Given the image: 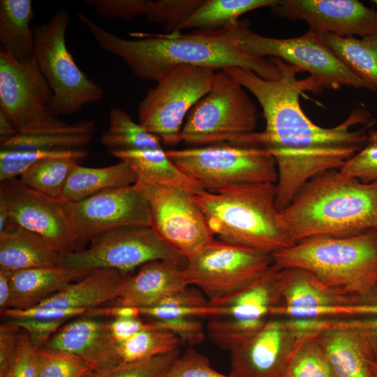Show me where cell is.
<instances>
[{
    "label": "cell",
    "mask_w": 377,
    "mask_h": 377,
    "mask_svg": "<svg viewBox=\"0 0 377 377\" xmlns=\"http://www.w3.org/2000/svg\"><path fill=\"white\" fill-rule=\"evenodd\" d=\"M318 341L336 377H373L376 358L368 345L353 332L326 329Z\"/></svg>",
    "instance_id": "25"
},
{
    "label": "cell",
    "mask_w": 377,
    "mask_h": 377,
    "mask_svg": "<svg viewBox=\"0 0 377 377\" xmlns=\"http://www.w3.org/2000/svg\"><path fill=\"white\" fill-rule=\"evenodd\" d=\"M136 183L148 200L150 227L177 254L187 260L215 239L193 195L142 179Z\"/></svg>",
    "instance_id": "14"
},
{
    "label": "cell",
    "mask_w": 377,
    "mask_h": 377,
    "mask_svg": "<svg viewBox=\"0 0 377 377\" xmlns=\"http://www.w3.org/2000/svg\"><path fill=\"white\" fill-rule=\"evenodd\" d=\"M164 377H232L222 374L210 365L209 359L188 348Z\"/></svg>",
    "instance_id": "44"
},
{
    "label": "cell",
    "mask_w": 377,
    "mask_h": 377,
    "mask_svg": "<svg viewBox=\"0 0 377 377\" xmlns=\"http://www.w3.org/2000/svg\"><path fill=\"white\" fill-rule=\"evenodd\" d=\"M280 267L274 263L250 286L221 305L226 317L242 320H267L281 305L277 282Z\"/></svg>",
    "instance_id": "29"
},
{
    "label": "cell",
    "mask_w": 377,
    "mask_h": 377,
    "mask_svg": "<svg viewBox=\"0 0 377 377\" xmlns=\"http://www.w3.org/2000/svg\"><path fill=\"white\" fill-rule=\"evenodd\" d=\"M267 320H242L226 316L211 318L207 332L217 346L230 350L236 344L256 334Z\"/></svg>",
    "instance_id": "38"
},
{
    "label": "cell",
    "mask_w": 377,
    "mask_h": 377,
    "mask_svg": "<svg viewBox=\"0 0 377 377\" xmlns=\"http://www.w3.org/2000/svg\"><path fill=\"white\" fill-rule=\"evenodd\" d=\"M84 276L61 264L11 272L9 309L34 307Z\"/></svg>",
    "instance_id": "24"
},
{
    "label": "cell",
    "mask_w": 377,
    "mask_h": 377,
    "mask_svg": "<svg viewBox=\"0 0 377 377\" xmlns=\"http://www.w3.org/2000/svg\"><path fill=\"white\" fill-rule=\"evenodd\" d=\"M204 0H149L145 17L164 25L165 34L179 32Z\"/></svg>",
    "instance_id": "39"
},
{
    "label": "cell",
    "mask_w": 377,
    "mask_h": 377,
    "mask_svg": "<svg viewBox=\"0 0 377 377\" xmlns=\"http://www.w3.org/2000/svg\"><path fill=\"white\" fill-rule=\"evenodd\" d=\"M277 282L281 305L272 317L303 319L309 311L323 307L357 304L361 297L334 293L323 286L310 272L297 267H280Z\"/></svg>",
    "instance_id": "20"
},
{
    "label": "cell",
    "mask_w": 377,
    "mask_h": 377,
    "mask_svg": "<svg viewBox=\"0 0 377 377\" xmlns=\"http://www.w3.org/2000/svg\"><path fill=\"white\" fill-rule=\"evenodd\" d=\"M0 206L10 221L43 236L61 254L80 250L66 201L43 195L13 178L0 182Z\"/></svg>",
    "instance_id": "15"
},
{
    "label": "cell",
    "mask_w": 377,
    "mask_h": 377,
    "mask_svg": "<svg viewBox=\"0 0 377 377\" xmlns=\"http://www.w3.org/2000/svg\"><path fill=\"white\" fill-rule=\"evenodd\" d=\"M78 161L66 158H52L40 161L19 179L27 187L55 199H61L68 177Z\"/></svg>",
    "instance_id": "35"
},
{
    "label": "cell",
    "mask_w": 377,
    "mask_h": 377,
    "mask_svg": "<svg viewBox=\"0 0 377 377\" xmlns=\"http://www.w3.org/2000/svg\"><path fill=\"white\" fill-rule=\"evenodd\" d=\"M37 350L38 377H83L94 372L81 359L61 353Z\"/></svg>",
    "instance_id": "40"
},
{
    "label": "cell",
    "mask_w": 377,
    "mask_h": 377,
    "mask_svg": "<svg viewBox=\"0 0 377 377\" xmlns=\"http://www.w3.org/2000/svg\"><path fill=\"white\" fill-rule=\"evenodd\" d=\"M274 263L272 256L214 239L187 259L188 285L196 286L212 306H221L261 278Z\"/></svg>",
    "instance_id": "10"
},
{
    "label": "cell",
    "mask_w": 377,
    "mask_h": 377,
    "mask_svg": "<svg viewBox=\"0 0 377 377\" xmlns=\"http://www.w3.org/2000/svg\"><path fill=\"white\" fill-rule=\"evenodd\" d=\"M68 320L17 318L9 320L14 325L22 329L29 336L32 346L39 350Z\"/></svg>",
    "instance_id": "48"
},
{
    "label": "cell",
    "mask_w": 377,
    "mask_h": 377,
    "mask_svg": "<svg viewBox=\"0 0 377 377\" xmlns=\"http://www.w3.org/2000/svg\"><path fill=\"white\" fill-rule=\"evenodd\" d=\"M131 276L130 272L115 269H96L36 306L86 310L97 308L105 302L117 299Z\"/></svg>",
    "instance_id": "22"
},
{
    "label": "cell",
    "mask_w": 377,
    "mask_h": 377,
    "mask_svg": "<svg viewBox=\"0 0 377 377\" xmlns=\"http://www.w3.org/2000/svg\"><path fill=\"white\" fill-rule=\"evenodd\" d=\"M277 0H204L183 29H216L237 22L244 13L263 7H273Z\"/></svg>",
    "instance_id": "33"
},
{
    "label": "cell",
    "mask_w": 377,
    "mask_h": 377,
    "mask_svg": "<svg viewBox=\"0 0 377 377\" xmlns=\"http://www.w3.org/2000/svg\"><path fill=\"white\" fill-rule=\"evenodd\" d=\"M52 96L35 58L20 63L0 47V110L17 133H36L68 125L52 113Z\"/></svg>",
    "instance_id": "12"
},
{
    "label": "cell",
    "mask_w": 377,
    "mask_h": 377,
    "mask_svg": "<svg viewBox=\"0 0 377 377\" xmlns=\"http://www.w3.org/2000/svg\"><path fill=\"white\" fill-rule=\"evenodd\" d=\"M373 377H377V360L373 364L372 367Z\"/></svg>",
    "instance_id": "58"
},
{
    "label": "cell",
    "mask_w": 377,
    "mask_h": 377,
    "mask_svg": "<svg viewBox=\"0 0 377 377\" xmlns=\"http://www.w3.org/2000/svg\"><path fill=\"white\" fill-rule=\"evenodd\" d=\"M141 316L149 320H168L178 318H214L225 316V309L222 306L206 305L201 306L168 307L152 306L141 308Z\"/></svg>",
    "instance_id": "45"
},
{
    "label": "cell",
    "mask_w": 377,
    "mask_h": 377,
    "mask_svg": "<svg viewBox=\"0 0 377 377\" xmlns=\"http://www.w3.org/2000/svg\"><path fill=\"white\" fill-rule=\"evenodd\" d=\"M258 118L245 88L225 70L217 71L211 89L188 112L182 141L194 146L237 145L255 132Z\"/></svg>",
    "instance_id": "6"
},
{
    "label": "cell",
    "mask_w": 377,
    "mask_h": 377,
    "mask_svg": "<svg viewBox=\"0 0 377 377\" xmlns=\"http://www.w3.org/2000/svg\"><path fill=\"white\" fill-rule=\"evenodd\" d=\"M8 377H38L37 350L32 346L26 332L21 337Z\"/></svg>",
    "instance_id": "51"
},
{
    "label": "cell",
    "mask_w": 377,
    "mask_h": 377,
    "mask_svg": "<svg viewBox=\"0 0 377 377\" xmlns=\"http://www.w3.org/2000/svg\"><path fill=\"white\" fill-rule=\"evenodd\" d=\"M179 350L121 364L98 377H164L180 357Z\"/></svg>",
    "instance_id": "41"
},
{
    "label": "cell",
    "mask_w": 377,
    "mask_h": 377,
    "mask_svg": "<svg viewBox=\"0 0 377 377\" xmlns=\"http://www.w3.org/2000/svg\"><path fill=\"white\" fill-rule=\"evenodd\" d=\"M110 154L126 163L135 172L138 179L177 188L192 195L205 192L199 183L172 162L163 148L120 151Z\"/></svg>",
    "instance_id": "26"
},
{
    "label": "cell",
    "mask_w": 377,
    "mask_h": 377,
    "mask_svg": "<svg viewBox=\"0 0 377 377\" xmlns=\"http://www.w3.org/2000/svg\"><path fill=\"white\" fill-rule=\"evenodd\" d=\"M323 43L371 91L377 90V33L363 37L320 34Z\"/></svg>",
    "instance_id": "30"
},
{
    "label": "cell",
    "mask_w": 377,
    "mask_h": 377,
    "mask_svg": "<svg viewBox=\"0 0 377 377\" xmlns=\"http://www.w3.org/2000/svg\"><path fill=\"white\" fill-rule=\"evenodd\" d=\"M138 182L135 172L124 162L90 168L75 165L65 184L61 200L76 202L108 189L127 186Z\"/></svg>",
    "instance_id": "27"
},
{
    "label": "cell",
    "mask_w": 377,
    "mask_h": 377,
    "mask_svg": "<svg viewBox=\"0 0 377 377\" xmlns=\"http://www.w3.org/2000/svg\"><path fill=\"white\" fill-rule=\"evenodd\" d=\"M209 304V302L201 291L188 288L171 296L164 298L156 305L168 307L201 306ZM154 305V306H156Z\"/></svg>",
    "instance_id": "53"
},
{
    "label": "cell",
    "mask_w": 377,
    "mask_h": 377,
    "mask_svg": "<svg viewBox=\"0 0 377 377\" xmlns=\"http://www.w3.org/2000/svg\"><path fill=\"white\" fill-rule=\"evenodd\" d=\"M216 71L208 67H172L156 80L138 108L139 124L166 145L182 141V122L211 89Z\"/></svg>",
    "instance_id": "11"
},
{
    "label": "cell",
    "mask_w": 377,
    "mask_h": 377,
    "mask_svg": "<svg viewBox=\"0 0 377 377\" xmlns=\"http://www.w3.org/2000/svg\"><path fill=\"white\" fill-rule=\"evenodd\" d=\"M81 359L101 376L118 366L116 342L108 321L81 316L64 324L39 349Z\"/></svg>",
    "instance_id": "19"
},
{
    "label": "cell",
    "mask_w": 377,
    "mask_h": 377,
    "mask_svg": "<svg viewBox=\"0 0 377 377\" xmlns=\"http://www.w3.org/2000/svg\"><path fill=\"white\" fill-rule=\"evenodd\" d=\"M110 333L116 343L124 341L142 331L154 327L150 321L139 318L112 319L108 321Z\"/></svg>",
    "instance_id": "52"
},
{
    "label": "cell",
    "mask_w": 377,
    "mask_h": 377,
    "mask_svg": "<svg viewBox=\"0 0 377 377\" xmlns=\"http://www.w3.org/2000/svg\"><path fill=\"white\" fill-rule=\"evenodd\" d=\"M372 2L377 6V0H374V1H372Z\"/></svg>",
    "instance_id": "60"
},
{
    "label": "cell",
    "mask_w": 377,
    "mask_h": 377,
    "mask_svg": "<svg viewBox=\"0 0 377 377\" xmlns=\"http://www.w3.org/2000/svg\"><path fill=\"white\" fill-rule=\"evenodd\" d=\"M101 143L110 153L120 151L163 148L161 140L141 124L135 123L123 110L112 108L108 128Z\"/></svg>",
    "instance_id": "32"
},
{
    "label": "cell",
    "mask_w": 377,
    "mask_h": 377,
    "mask_svg": "<svg viewBox=\"0 0 377 377\" xmlns=\"http://www.w3.org/2000/svg\"><path fill=\"white\" fill-rule=\"evenodd\" d=\"M280 70L276 80L262 78L251 70L230 67L225 70L257 99L263 112L265 128L253 132L237 145L267 149L277 169L276 205L284 209L300 188L314 177L340 169L364 148L367 128L374 122L369 111L354 108L340 124L324 128L304 112L300 98L308 90L302 71L276 57H269Z\"/></svg>",
    "instance_id": "1"
},
{
    "label": "cell",
    "mask_w": 377,
    "mask_h": 377,
    "mask_svg": "<svg viewBox=\"0 0 377 377\" xmlns=\"http://www.w3.org/2000/svg\"><path fill=\"white\" fill-rule=\"evenodd\" d=\"M317 323L319 332L330 328L354 332L368 345L377 360V316L318 318Z\"/></svg>",
    "instance_id": "42"
},
{
    "label": "cell",
    "mask_w": 377,
    "mask_h": 377,
    "mask_svg": "<svg viewBox=\"0 0 377 377\" xmlns=\"http://www.w3.org/2000/svg\"><path fill=\"white\" fill-rule=\"evenodd\" d=\"M182 343V340L173 333L154 325L151 329L116 343L118 366L172 352L179 349Z\"/></svg>",
    "instance_id": "34"
},
{
    "label": "cell",
    "mask_w": 377,
    "mask_h": 377,
    "mask_svg": "<svg viewBox=\"0 0 377 377\" xmlns=\"http://www.w3.org/2000/svg\"><path fill=\"white\" fill-rule=\"evenodd\" d=\"M84 316L93 317H108L112 319L139 318L141 316L139 308L115 305L111 307H97L88 310Z\"/></svg>",
    "instance_id": "54"
},
{
    "label": "cell",
    "mask_w": 377,
    "mask_h": 377,
    "mask_svg": "<svg viewBox=\"0 0 377 377\" xmlns=\"http://www.w3.org/2000/svg\"><path fill=\"white\" fill-rule=\"evenodd\" d=\"M66 204L80 250L108 230L126 226H151L148 200L137 183Z\"/></svg>",
    "instance_id": "16"
},
{
    "label": "cell",
    "mask_w": 377,
    "mask_h": 377,
    "mask_svg": "<svg viewBox=\"0 0 377 377\" xmlns=\"http://www.w3.org/2000/svg\"><path fill=\"white\" fill-rule=\"evenodd\" d=\"M272 256L279 267L306 269L340 295L365 296L377 287V229L308 238Z\"/></svg>",
    "instance_id": "5"
},
{
    "label": "cell",
    "mask_w": 377,
    "mask_h": 377,
    "mask_svg": "<svg viewBox=\"0 0 377 377\" xmlns=\"http://www.w3.org/2000/svg\"><path fill=\"white\" fill-rule=\"evenodd\" d=\"M34 16L31 0L0 1V47L20 63L34 58Z\"/></svg>",
    "instance_id": "28"
},
{
    "label": "cell",
    "mask_w": 377,
    "mask_h": 377,
    "mask_svg": "<svg viewBox=\"0 0 377 377\" xmlns=\"http://www.w3.org/2000/svg\"><path fill=\"white\" fill-rule=\"evenodd\" d=\"M69 22L68 11L60 8L48 22L33 28L34 58L52 91L51 108L57 117L71 115L103 95L102 87L82 71L67 47Z\"/></svg>",
    "instance_id": "8"
},
{
    "label": "cell",
    "mask_w": 377,
    "mask_h": 377,
    "mask_svg": "<svg viewBox=\"0 0 377 377\" xmlns=\"http://www.w3.org/2000/svg\"><path fill=\"white\" fill-rule=\"evenodd\" d=\"M149 0H87L85 3L94 8L101 17L131 21L146 15Z\"/></svg>",
    "instance_id": "43"
},
{
    "label": "cell",
    "mask_w": 377,
    "mask_h": 377,
    "mask_svg": "<svg viewBox=\"0 0 377 377\" xmlns=\"http://www.w3.org/2000/svg\"><path fill=\"white\" fill-rule=\"evenodd\" d=\"M271 13L304 21L320 34L363 37L377 33V10L357 0H277Z\"/></svg>",
    "instance_id": "18"
},
{
    "label": "cell",
    "mask_w": 377,
    "mask_h": 377,
    "mask_svg": "<svg viewBox=\"0 0 377 377\" xmlns=\"http://www.w3.org/2000/svg\"><path fill=\"white\" fill-rule=\"evenodd\" d=\"M193 200L222 241L271 255L295 244L276 205L274 183L235 185Z\"/></svg>",
    "instance_id": "4"
},
{
    "label": "cell",
    "mask_w": 377,
    "mask_h": 377,
    "mask_svg": "<svg viewBox=\"0 0 377 377\" xmlns=\"http://www.w3.org/2000/svg\"><path fill=\"white\" fill-rule=\"evenodd\" d=\"M12 297L11 272L0 269V309H9Z\"/></svg>",
    "instance_id": "55"
},
{
    "label": "cell",
    "mask_w": 377,
    "mask_h": 377,
    "mask_svg": "<svg viewBox=\"0 0 377 377\" xmlns=\"http://www.w3.org/2000/svg\"><path fill=\"white\" fill-rule=\"evenodd\" d=\"M307 335L295 320L273 317L253 336L232 347V377H280L298 344Z\"/></svg>",
    "instance_id": "17"
},
{
    "label": "cell",
    "mask_w": 377,
    "mask_h": 377,
    "mask_svg": "<svg viewBox=\"0 0 377 377\" xmlns=\"http://www.w3.org/2000/svg\"><path fill=\"white\" fill-rule=\"evenodd\" d=\"M17 134L12 121L8 116L0 110V142H3Z\"/></svg>",
    "instance_id": "56"
},
{
    "label": "cell",
    "mask_w": 377,
    "mask_h": 377,
    "mask_svg": "<svg viewBox=\"0 0 377 377\" xmlns=\"http://www.w3.org/2000/svg\"><path fill=\"white\" fill-rule=\"evenodd\" d=\"M88 155L85 149L0 150V182L17 178L34 163L47 158H66L80 161Z\"/></svg>",
    "instance_id": "37"
},
{
    "label": "cell",
    "mask_w": 377,
    "mask_h": 377,
    "mask_svg": "<svg viewBox=\"0 0 377 377\" xmlns=\"http://www.w3.org/2000/svg\"><path fill=\"white\" fill-rule=\"evenodd\" d=\"M94 123L81 120L73 124L36 133L20 134L0 142L1 149L74 150L84 149L92 139Z\"/></svg>",
    "instance_id": "31"
},
{
    "label": "cell",
    "mask_w": 377,
    "mask_h": 377,
    "mask_svg": "<svg viewBox=\"0 0 377 377\" xmlns=\"http://www.w3.org/2000/svg\"><path fill=\"white\" fill-rule=\"evenodd\" d=\"M156 260H187L172 250L147 226H126L108 230L80 251L61 255L60 264L84 275L99 268L130 272Z\"/></svg>",
    "instance_id": "13"
},
{
    "label": "cell",
    "mask_w": 377,
    "mask_h": 377,
    "mask_svg": "<svg viewBox=\"0 0 377 377\" xmlns=\"http://www.w3.org/2000/svg\"><path fill=\"white\" fill-rule=\"evenodd\" d=\"M87 311L88 310L82 309H43L35 306L26 309H7L1 311V314L9 320L17 318L69 320L84 316Z\"/></svg>",
    "instance_id": "50"
},
{
    "label": "cell",
    "mask_w": 377,
    "mask_h": 377,
    "mask_svg": "<svg viewBox=\"0 0 377 377\" xmlns=\"http://www.w3.org/2000/svg\"><path fill=\"white\" fill-rule=\"evenodd\" d=\"M316 335L308 336L298 344L280 377H336Z\"/></svg>",
    "instance_id": "36"
},
{
    "label": "cell",
    "mask_w": 377,
    "mask_h": 377,
    "mask_svg": "<svg viewBox=\"0 0 377 377\" xmlns=\"http://www.w3.org/2000/svg\"><path fill=\"white\" fill-rule=\"evenodd\" d=\"M158 329L169 331L177 336L182 343L200 344L205 338L204 327L195 318H178L168 320H149Z\"/></svg>",
    "instance_id": "47"
},
{
    "label": "cell",
    "mask_w": 377,
    "mask_h": 377,
    "mask_svg": "<svg viewBox=\"0 0 377 377\" xmlns=\"http://www.w3.org/2000/svg\"><path fill=\"white\" fill-rule=\"evenodd\" d=\"M339 170L364 183L377 182V146L367 144Z\"/></svg>",
    "instance_id": "46"
},
{
    "label": "cell",
    "mask_w": 377,
    "mask_h": 377,
    "mask_svg": "<svg viewBox=\"0 0 377 377\" xmlns=\"http://www.w3.org/2000/svg\"><path fill=\"white\" fill-rule=\"evenodd\" d=\"M77 16L103 50L121 59L141 80L156 81L168 69L180 65L208 67L215 71L239 67L268 80L281 75L279 68L269 59L250 55L237 45L244 21L188 34L136 33L138 38L129 40L103 29L82 12Z\"/></svg>",
    "instance_id": "2"
},
{
    "label": "cell",
    "mask_w": 377,
    "mask_h": 377,
    "mask_svg": "<svg viewBox=\"0 0 377 377\" xmlns=\"http://www.w3.org/2000/svg\"><path fill=\"white\" fill-rule=\"evenodd\" d=\"M83 377H98V375L96 374H95L94 372H91L90 374H87L86 376H83Z\"/></svg>",
    "instance_id": "59"
},
{
    "label": "cell",
    "mask_w": 377,
    "mask_h": 377,
    "mask_svg": "<svg viewBox=\"0 0 377 377\" xmlns=\"http://www.w3.org/2000/svg\"><path fill=\"white\" fill-rule=\"evenodd\" d=\"M61 255L43 236L11 221L0 231V269L13 272L59 265Z\"/></svg>",
    "instance_id": "23"
},
{
    "label": "cell",
    "mask_w": 377,
    "mask_h": 377,
    "mask_svg": "<svg viewBox=\"0 0 377 377\" xmlns=\"http://www.w3.org/2000/svg\"><path fill=\"white\" fill-rule=\"evenodd\" d=\"M237 45L253 57H276L308 72L309 76L305 79L308 90L315 93L323 88L338 89L343 86L371 91L323 43L320 33L313 29L298 37L276 38L253 32L245 20Z\"/></svg>",
    "instance_id": "9"
},
{
    "label": "cell",
    "mask_w": 377,
    "mask_h": 377,
    "mask_svg": "<svg viewBox=\"0 0 377 377\" xmlns=\"http://www.w3.org/2000/svg\"><path fill=\"white\" fill-rule=\"evenodd\" d=\"M281 212L295 244L377 229V182L328 170L306 182Z\"/></svg>",
    "instance_id": "3"
},
{
    "label": "cell",
    "mask_w": 377,
    "mask_h": 377,
    "mask_svg": "<svg viewBox=\"0 0 377 377\" xmlns=\"http://www.w3.org/2000/svg\"><path fill=\"white\" fill-rule=\"evenodd\" d=\"M172 162L206 192L277 181L275 160L267 149L227 143L166 150Z\"/></svg>",
    "instance_id": "7"
},
{
    "label": "cell",
    "mask_w": 377,
    "mask_h": 377,
    "mask_svg": "<svg viewBox=\"0 0 377 377\" xmlns=\"http://www.w3.org/2000/svg\"><path fill=\"white\" fill-rule=\"evenodd\" d=\"M182 261L156 260L148 262L131 275L116 305L139 309L156 305L165 297L189 286Z\"/></svg>",
    "instance_id": "21"
},
{
    "label": "cell",
    "mask_w": 377,
    "mask_h": 377,
    "mask_svg": "<svg viewBox=\"0 0 377 377\" xmlns=\"http://www.w3.org/2000/svg\"><path fill=\"white\" fill-rule=\"evenodd\" d=\"M367 144L377 146V131L371 130L368 132V140Z\"/></svg>",
    "instance_id": "57"
},
{
    "label": "cell",
    "mask_w": 377,
    "mask_h": 377,
    "mask_svg": "<svg viewBox=\"0 0 377 377\" xmlns=\"http://www.w3.org/2000/svg\"><path fill=\"white\" fill-rule=\"evenodd\" d=\"M22 329L7 322L0 327V377H8L15 362Z\"/></svg>",
    "instance_id": "49"
}]
</instances>
